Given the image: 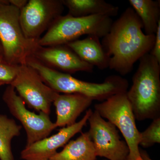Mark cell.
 Listing matches in <instances>:
<instances>
[{
	"label": "cell",
	"instance_id": "obj_19",
	"mask_svg": "<svg viewBox=\"0 0 160 160\" xmlns=\"http://www.w3.org/2000/svg\"><path fill=\"white\" fill-rule=\"evenodd\" d=\"M160 143V118L152 120L149 127L140 132L139 145L149 148Z\"/></svg>",
	"mask_w": 160,
	"mask_h": 160
},
{
	"label": "cell",
	"instance_id": "obj_5",
	"mask_svg": "<svg viewBox=\"0 0 160 160\" xmlns=\"http://www.w3.org/2000/svg\"><path fill=\"white\" fill-rule=\"evenodd\" d=\"M113 22L111 18L101 15L83 17L61 15L40 38L38 43L42 47L65 45L85 35L101 38L109 32Z\"/></svg>",
	"mask_w": 160,
	"mask_h": 160
},
{
	"label": "cell",
	"instance_id": "obj_25",
	"mask_svg": "<svg viewBox=\"0 0 160 160\" xmlns=\"http://www.w3.org/2000/svg\"><path fill=\"white\" fill-rule=\"evenodd\" d=\"M0 54L3 56L2 47V44H1V42H0Z\"/></svg>",
	"mask_w": 160,
	"mask_h": 160
},
{
	"label": "cell",
	"instance_id": "obj_21",
	"mask_svg": "<svg viewBox=\"0 0 160 160\" xmlns=\"http://www.w3.org/2000/svg\"><path fill=\"white\" fill-rule=\"evenodd\" d=\"M154 44L150 54L160 63V22L156 32Z\"/></svg>",
	"mask_w": 160,
	"mask_h": 160
},
{
	"label": "cell",
	"instance_id": "obj_9",
	"mask_svg": "<svg viewBox=\"0 0 160 160\" xmlns=\"http://www.w3.org/2000/svg\"><path fill=\"white\" fill-rule=\"evenodd\" d=\"M64 9L61 0H30L20 10V23L24 35L29 40L38 41Z\"/></svg>",
	"mask_w": 160,
	"mask_h": 160
},
{
	"label": "cell",
	"instance_id": "obj_3",
	"mask_svg": "<svg viewBox=\"0 0 160 160\" xmlns=\"http://www.w3.org/2000/svg\"><path fill=\"white\" fill-rule=\"evenodd\" d=\"M126 92L136 120H153L160 118V63L150 53L139 60Z\"/></svg>",
	"mask_w": 160,
	"mask_h": 160
},
{
	"label": "cell",
	"instance_id": "obj_6",
	"mask_svg": "<svg viewBox=\"0 0 160 160\" xmlns=\"http://www.w3.org/2000/svg\"><path fill=\"white\" fill-rule=\"evenodd\" d=\"M94 109L102 118L112 123L121 132L129 147L128 158L142 160L139 148L140 132L126 93L114 95L96 104Z\"/></svg>",
	"mask_w": 160,
	"mask_h": 160
},
{
	"label": "cell",
	"instance_id": "obj_14",
	"mask_svg": "<svg viewBox=\"0 0 160 160\" xmlns=\"http://www.w3.org/2000/svg\"><path fill=\"white\" fill-rule=\"evenodd\" d=\"M100 39L95 36L89 35L66 45L84 62L100 70H104L109 68V58Z\"/></svg>",
	"mask_w": 160,
	"mask_h": 160
},
{
	"label": "cell",
	"instance_id": "obj_18",
	"mask_svg": "<svg viewBox=\"0 0 160 160\" xmlns=\"http://www.w3.org/2000/svg\"><path fill=\"white\" fill-rule=\"evenodd\" d=\"M22 126L6 115H0V160H14L11 141L21 133Z\"/></svg>",
	"mask_w": 160,
	"mask_h": 160
},
{
	"label": "cell",
	"instance_id": "obj_11",
	"mask_svg": "<svg viewBox=\"0 0 160 160\" xmlns=\"http://www.w3.org/2000/svg\"><path fill=\"white\" fill-rule=\"evenodd\" d=\"M92 110L88 109L78 122L60 129L56 134L47 137L27 146L21 152L24 160H49L57 152V150L65 146L72 138L81 132L86 126Z\"/></svg>",
	"mask_w": 160,
	"mask_h": 160
},
{
	"label": "cell",
	"instance_id": "obj_13",
	"mask_svg": "<svg viewBox=\"0 0 160 160\" xmlns=\"http://www.w3.org/2000/svg\"><path fill=\"white\" fill-rule=\"evenodd\" d=\"M93 100L78 93L58 95L52 104L56 108V127H67L76 123L82 112L91 106Z\"/></svg>",
	"mask_w": 160,
	"mask_h": 160
},
{
	"label": "cell",
	"instance_id": "obj_2",
	"mask_svg": "<svg viewBox=\"0 0 160 160\" xmlns=\"http://www.w3.org/2000/svg\"><path fill=\"white\" fill-rule=\"evenodd\" d=\"M26 64L37 72L46 85L58 93H78L102 102L114 95L126 93L129 87L128 81L121 76H109L102 83L89 82L52 69L34 57L29 58Z\"/></svg>",
	"mask_w": 160,
	"mask_h": 160
},
{
	"label": "cell",
	"instance_id": "obj_1",
	"mask_svg": "<svg viewBox=\"0 0 160 160\" xmlns=\"http://www.w3.org/2000/svg\"><path fill=\"white\" fill-rule=\"evenodd\" d=\"M143 30L141 20L130 7L113 22L101 42L109 58V69L126 75L135 63L150 53L155 36L145 34Z\"/></svg>",
	"mask_w": 160,
	"mask_h": 160
},
{
	"label": "cell",
	"instance_id": "obj_15",
	"mask_svg": "<svg viewBox=\"0 0 160 160\" xmlns=\"http://www.w3.org/2000/svg\"><path fill=\"white\" fill-rule=\"evenodd\" d=\"M63 4L68 9V14L75 17L90 16H107L111 18L117 15L118 6L104 0H63Z\"/></svg>",
	"mask_w": 160,
	"mask_h": 160
},
{
	"label": "cell",
	"instance_id": "obj_4",
	"mask_svg": "<svg viewBox=\"0 0 160 160\" xmlns=\"http://www.w3.org/2000/svg\"><path fill=\"white\" fill-rule=\"evenodd\" d=\"M20 9L7 0H0V42L3 56L10 65H26L40 46L38 41L28 39L20 23Z\"/></svg>",
	"mask_w": 160,
	"mask_h": 160
},
{
	"label": "cell",
	"instance_id": "obj_12",
	"mask_svg": "<svg viewBox=\"0 0 160 160\" xmlns=\"http://www.w3.org/2000/svg\"><path fill=\"white\" fill-rule=\"evenodd\" d=\"M33 57L49 67H55L66 73L77 72L92 73L94 67L82 60L66 45L50 47L40 46Z\"/></svg>",
	"mask_w": 160,
	"mask_h": 160
},
{
	"label": "cell",
	"instance_id": "obj_24",
	"mask_svg": "<svg viewBox=\"0 0 160 160\" xmlns=\"http://www.w3.org/2000/svg\"><path fill=\"white\" fill-rule=\"evenodd\" d=\"M6 63L4 60V58L2 55L0 54V63Z\"/></svg>",
	"mask_w": 160,
	"mask_h": 160
},
{
	"label": "cell",
	"instance_id": "obj_16",
	"mask_svg": "<svg viewBox=\"0 0 160 160\" xmlns=\"http://www.w3.org/2000/svg\"><path fill=\"white\" fill-rule=\"evenodd\" d=\"M97 155L89 132L68 142L64 149L49 160H96Z\"/></svg>",
	"mask_w": 160,
	"mask_h": 160
},
{
	"label": "cell",
	"instance_id": "obj_10",
	"mask_svg": "<svg viewBox=\"0 0 160 160\" xmlns=\"http://www.w3.org/2000/svg\"><path fill=\"white\" fill-rule=\"evenodd\" d=\"M89 136L97 156L107 160H123L128 157L129 149L121 139L116 127L102 118L97 111H92L88 119Z\"/></svg>",
	"mask_w": 160,
	"mask_h": 160
},
{
	"label": "cell",
	"instance_id": "obj_27",
	"mask_svg": "<svg viewBox=\"0 0 160 160\" xmlns=\"http://www.w3.org/2000/svg\"><path fill=\"white\" fill-rule=\"evenodd\" d=\"M106 160V159H105V160Z\"/></svg>",
	"mask_w": 160,
	"mask_h": 160
},
{
	"label": "cell",
	"instance_id": "obj_22",
	"mask_svg": "<svg viewBox=\"0 0 160 160\" xmlns=\"http://www.w3.org/2000/svg\"><path fill=\"white\" fill-rule=\"evenodd\" d=\"M9 1L12 5L20 9V10L22 9L28 2L27 0H9Z\"/></svg>",
	"mask_w": 160,
	"mask_h": 160
},
{
	"label": "cell",
	"instance_id": "obj_17",
	"mask_svg": "<svg viewBox=\"0 0 160 160\" xmlns=\"http://www.w3.org/2000/svg\"><path fill=\"white\" fill-rule=\"evenodd\" d=\"M129 2L141 20L145 34H155L160 22V0H129Z\"/></svg>",
	"mask_w": 160,
	"mask_h": 160
},
{
	"label": "cell",
	"instance_id": "obj_23",
	"mask_svg": "<svg viewBox=\"0 0 160 160\" xmlns=\"http://www.w3.org/2000/svg\"><path fill=\"white\" fill-rule=\"evenodd\" d=\"M140 154L142 160H153L150 158L149 154L145 150L140 149Z\"/></svg>",
	"mask_w": 160,
	"mask_h": 160
},
{
	"label": "cell",
	"instance_id": "obj_7",
	"mask_svg": "<svg viewBox=\"0 0 160 160\" xmlns=\"http://www.w3.org/2000/svg\"><path fill=\"white\" fill-rule=\"evenodd\" d=\"M10 85L28 107L48 115L52 105L59 94L46 85L37 72L27 64L19 66L18 74Z\"/></svg>",
	"mask_w": 160,
	"mask_h": 160
},
{
	"label": "cell",
	"instance_id": "obj_20",
	"mask_svg": "<svg viewBox=\"0 0 160 160\" xmlns=\"http://www.w3.org/2000/svg\"><path fill=\"white\" fill-rule=\"evenodd\" d=\"M19 66L0 63V86L11 85L18 74Z\"/></svg>",
	"mask_w": 160,
	"mask_h": 160
},
{
	"label": "cell",
	"instance_id": "obj_26",
	"mask_svg": "<svg viewBox=\"0 0 160 160\" xmlns=\"http://www.w3.org/2000/svg\"><path fill=\"white\" fill-rule=\"evenodd\" d=\"M123 160H129V159L128 158V157H127L126 158V159H124Z\"/></svg>",
	"mask_w": 160,
	"mask_h": 160
},
{
	"label": "cell",
	"instance_id": "obj_8",
	"mask_svg": "<svg viewBox=\"0 0 160 160\" xmlns=\"http://www.w3.org/2000/svg\"><path fill=\"white\" fill-rule=\"evenodd\" d=\"M2 99L11 114L20 121L26 130V147L48 137L56 128L55 123L50 120L49 115L43 112L36 114L26 109L25 103L11 85H9L6 88Z\"/></svg>",
	"mask_w": 160,
	"mask_h": 160
}]
</instances>
